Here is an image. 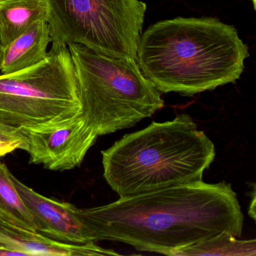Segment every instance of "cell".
Returning <instances> with one entry per match:
<instances>
[{
	"label": "cell",
	"instance_id": "obj_1",
	"mask_svg": "<svg viewBox=\"0 0 256 256\" xmlns=\"http://www.w3.org/2000/svg\"><path fill=\"white\" fill-rule=\"evenodd\" d=\"M78 216L92 242L116 241L169 256L222 232L240 238L244 222L230 184L203 180L78 208Z\"/></svg>",
	"mask_w": 256,
	"mask_h": 256
},
{
	"label": "cell",
	"instance_id": "obj_2",
	"mask_svg": "<svg viewBox=\"0 0 256 256\" xmlns=\"http://www.w3.org/2000/svg\"><path fill=\"white\" fill-rule=\"evenodd\" d=\"M248 48L232 25L214 18H176L150 26L137 52L142 74L162 94L186 96L235 83Z\"/></svg>",
	"mask_w": 256,
	"mask_h": 256
},
{
	"label": "cell",
	"instance_id": "obj_3",
	"mask_svg": "<svg viewBox=\"0 0 256 256\" xmlns=\"http://www.w3.org/2000/svg\"><path fill=\"white\" fill-rule=\"evenodd\" d=\"M103 175L120 197L203 180L214 142L186 114L126 134L102 151Z\"/></svg>",
	"mask_w": 256,
	"mask_h": 256
},
{
	"label": "cell",
	"instance_id": "obj_4",
	"mask_svg": "<svg viewBox=\"0 0 256 256\" xmlns=\"http://www.w3.org/2000/svg\"><path fill=\"white\" fill-rule=\"evenodd\" d=\"M68 48L82 112L98 137L134 126L164 107L161 92L136 59L108 56L82 44Z\"/></svg>",
	"mask_w": 256,
	"mask_h": 256
},
{
	"label": "cell",
	"instance_id": "obj_5",
	"mask_svg": "<svg viewBox=\"0 0 256 256\" xmlns=\"http://www.w3.org/2000/svg\"><path fill=\"white\" fill-rule=\"evenodd\" d=\"M82 114L76 71L67 46L52 44L40 64L0 74V125L14 130L40 128Z\"/></svg>",
	"mask_w": 256,
	"mask_h": 256
},
{
	"label": "cell",
	"instance_id": "obj_6",
	"mask_svg": "<svg viewBox=\"0 0 256 256\" xmlns=\"http://www.w3.org/2000/svg\"><path fill=\"white\" fill-rule=\"evenodd\" d=\"M52 44H82L108 56L137 58L146 5L140 0H48Z\"/></svg>",
	"mask_w": 256,
	"mask_h": 256
},
{
	"label": "cell",
	"instance_id": "obj_7",
	"mask_svg": "<svg viewBox=\"0 0 256 256\" xmlns=\"http://www.w3.org/2000/svg\"><path fill=\"white\" fill-rule=\"evenodd\" d=\"M18 132L26 142L30 163L54 172L79 167L98 137L83 112L54 125L22 128Z\"/></svg>",
	"mask_w": 256,
	"mask_h": 256
},
{
	"label": "cell",
	"instance_id": "obj_8",
	"mask_svg": "<svg viewBox=\"0 0 256 256\" xmlns=\"http://www.w3.org/2000/svg\"><path fill=\"white\" fill-rule=\"evenodd\" d=\"M12 178L35 218L38 232L67 244L92 242L74 205L49 198L20 182L14 175L12 174Z\"/></svg>",
	"mask_w": 256,
	"mask_h": 256
},
{
	"label": "cell",
	"instance_id": "obj_9",
	"mask_svg": "<svg viewBox=\"0 0 256 256\" xmlns=\"http://www.w3.org/2000/svg\"><path fill=\"white\" fill-rule=\"evenodd\" d=\"M0 244L23 253L24 256H118L113 250L96 245L95 242L74 244L61 242L38 232L16 227L0 220Z\"/></svg>",
	"mask_w": 256,
	"mask_h": 256
},
{
	"label": "cell",
	"instance_id": "obj_10",
	"mask_svg": "<svg viewBox=\"0 0 256 256\" xmlns=\"http://www.w3.org/2000/svg\"><path fill=\"white\" fill-rule=\"evenodd\" d=\"M52 42L47 22H37L10 44L0 47V73L26 70L44 60Z\"/></svg>",
	"mask_w": 256,
	"mask_h": 256
},
{
	"label": "cell",
	"instance_id": "obj_11",
	"mask_svg": "<svg viewBox=\"0 0 256 256\" xmlns=\"http://www.w3.org/2000/svg\"><path fill=\"white\" fill-rule=\"evenodd\" d=\"M48 0H0V44L5 46L37 22L48 20Z\"/></svg>",
	"mask_w": 256,
	"mask_h": 256
},
{
	"label": "cell",
	"instance_id": "obj_12",
	"mask_svg": "<svg viewBox=\"0 0 256 256\" xmlns=\"http://www.w3.org/2000/svg\"><path fill=\"white\" fill-rule=\"evenodd\" d=\"M12 174L6 164L0 162V220L38 232L35 218L16 188Z\"/></svg>",
	"mask_w": 256,
	"mask_h": 256
},
{
	"label": "cell",
	"instance_id": "obj_13",
	"mask_svg": "<svg viewBox=\"0 0 256 256\" xmlns=\"http://www.w3.org/2000/svg\"><path fill=\"white\" fill-rule=\"evenodd\" d=\"M256 256V241L239 240L232 234L222 232L205 240L180 248L172 256Z\"/></svg>",
	"mask_w": 256,
	"mask_h": 256
},
{
	"label": "cell",
	"instance_id": "obj_14",
	"mask_svg": "<svg viewBox=\"0 0 256 256\" xmlns=\"http://www.w3.org/2000/svg\"><path fill=\"white\" fill-rule=\"evenodd\" d=\"M26 144L24 138L0 140V157L4 156L16 150L26 149Z\"/></svg>",
	"mask_w": 256,
	"mask_h": 256
},
{
	"label": "cell",
	"instance_id": "obj_15",
	"mask_svg": "<svg viewBox=\"0 0 256 256\" xmlns=\"http://www.w3.org/2000/svg\"><path fill=\"white\" fill-rule=\"evenodd\" d=\"M0 136L7 139L23 138L19 134L18 130H12L8 127L0 125Z\"/></svg>",
	"mask_w": 256,
	"mask_h": 256
},
{
	"label": "cell",
	"instance_id": "obj_16",
	"mask_svg": "<svg viewBox=\"0 0 256 256\" xmlns=\"http://www.w3.org/2000/svg\"><path fill=\"white\" fill-rule=\"evenodd\" d=\"M252 2L253 5V8H254V10H256V0H251Z\"/></svg>",
	"mask_w": 256,
	"mask_h": 256
},
{
	"label": "cell",
	"instance_id": "obj_17",
	"mask_svg": "<svg viewBox=\"0 0 256 256\" xmlns=\"http://www.w3.org/2000/svg\"><path fill=\"white\" fill-rule=\"evenodd\" d=\"M2 244H0V247H2Z\"/></svg>",
	"mask_w": 256,
	"mask_h": 256
},
{
	"label": "cell",
	"instance_id": "obj_18",
	"mask_svg": "<svg viewBox=\"0 0 256 256\" xmlns=\"http://www.w3.org/2000/svg\"><path fill=\"white\" fill-rule=\"evenodd\" d=\"M0 47H1V44H0Z\"/></svg>",
	"mask_w": 256,
	"mask_h": 256
}]
</instances>
